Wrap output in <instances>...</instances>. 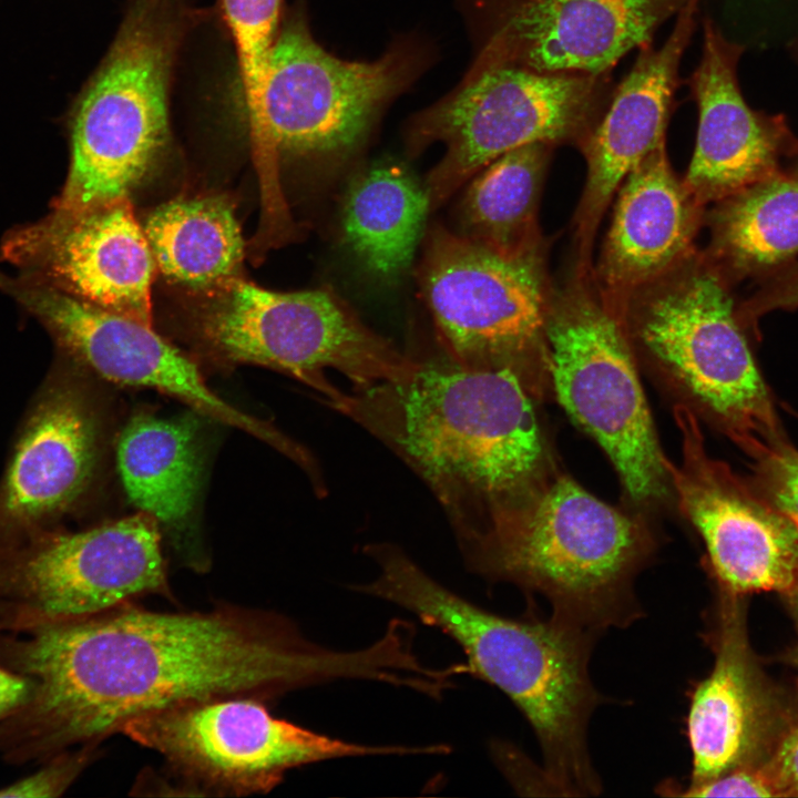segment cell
Listing matches in <instances>:
<instances>
[{
	"instance_id": "obj_1",
	"label": "cell",
	"mask_w": 798,
	"mask_h": 798,
	"mask_svg": "<svg viewBox=\"0 0 798 798\" xmlns=\"http://www.w3.org/2000/svg\"><path fill=\"white\" fill-rule=\"evenodd\" d=\"M0 664L29 677L30 698L0 722V756L40 764L100 746L131 719L223 697L264 702L339 679H364L365 649L335 651L282 614L219 604L154 611L129 602L76 618L0 627Z\"/></svg>"
},
{
	"instance_id": "obj_2",
	"label": "cell",
	"mask_w": 798,
	"mask_h": 798,
	"mask_svg": "<svg viewBox=\"0 0 798 798\" xmlns=\"http://www.w3.org/2000/svg\"><path fill=\"white\" fill-rule=\"evenodd\" d=\"M412 357L407 376L352 388L329 408L405 461L460 538L554 470L536 410L544 389L519 369L469 367L442 348Z\"/></svg>"
},
{
	"instance_id": "obj_3",
	"label": "cell",
	"mask_w": 798,
	"mask_h": 798,
	"mask_svg": "<svg viewBox=\"0 0 798 798\" xmlns=\"http://www.w3.org/2000/svg\"><path fill=\"white\" fill-rule=\"evenodd\" d=\"M378 574L354 590L396 604L453 640L470 674L497 687L522 713L543 756L555 795L593 796L602 790L593 767L587 729L604 702L589 661L591 632L529 612L513 618L451 591L424 572L398 545H365Z\"/></svg>"
},
{
	"instance_id": "obj_4",
	"label": "cell",
	"mask_w": 798,
	"mask_h": 798,
	"mask_svg": "<svg viewBox=\"0 0 798 798\" xmlns=\"http://www.w3.org/2000/svg\"><path fill=\"white\" fill-rule=\"evenodd\" d=\"M457 541L471 572L541 594L553 618L596 636L643 614L633 587L654 551L647 525L556 470Z\"/></svg>"
},
{
	"instance_id": "obj_5",
	"label": "cell",
	"mask_w": 798,
	"mask_h": 798,
	"mask_svg": "<svg viewBox=\"0 0 798 798\" xmlns=\"http://www.w3.org/2000/svg\"><path fill=\"white\" fill-rule=\"evenodd\" d=\"M729 287L707 256L693 254L621 313L683 405L751 457L784 432Z\"/></svg>"
},
{
	"instance_id": "obj_6",
	"label": "cell",
	"mask_w": 798,
	"mask_h": 798,
	"mask_svg": "<svg viewBox=\"0 0 798 798\" xmlns=\"http://www.w3.org/2000/svg\"><path fill=\"white\" fill-rule=\"evenodd\" d=\"M419 57L405 43L374 61L342 60L317 43L300 19L278 33L263 101L265 161L258 180L265 215L287 211L280 160L296 156L328 166L347 161L385 106L417 75Z\"/></svg>"
},
{
	"instance_id": "obj_7",
	"label": "cell",
	"mask_w": 798,
	"mask_h": 798,
	"mask_svg": "<svg viewBox=\"0 0 798 798\" xmlns=\"http://www.w3.org/2000/svg\"><path fill=\"white\" fill-rule=\"evenodd\" d=\"M548 386L574 422L614 464L636 505H655L671 491L622 313L584 284L550 300L544 331Z\"/></svg>"
},
{
	"instance_id": "obj_8",
	"label": "cell",
	"mask_w": 798,
	"mask_h": 798,
	"mask_svg": "<svg viewBox=\"0 0 798 798\" xmlns=\"http://www.w3.org/2000/svg\"><path fill=\"white\" fill-rule=\"evenodd\" d=\"M201 316L196 338L216 364L263 366L286 374L320 393L328 407L344 391L326 369L352 388L407 376L415 359L368 328L327 288L280 293L232 279Z\"/></svg>"
},
{
	"instance_id": "obj_9",
	"label": "cell",
	"mask_w": 798,
	"mask_h": 798,
	"mask_svg": "<svg viewBox=\"0 0 798 798\" xmlns=\"http://www.w3.org/2000/svg\"><path fill=\"white\" fill-rule=\"evenodd\" d=\"M174 37L142 6L126 18L81 92L71 121V165L60 212L127 198L168 142Z\"/></svg>"
},
{
	"instance_id": "obj_10",
	"label": "cell",
	"mask_w": 798,
	"mask_h": 798,
	"mask_svg": "<svg viewBox=\"0 0 798 798\" xmlns=\"http://www.w3.org/2000/svg\"><path fill=\"white\" fill-rule=\"evenodd\" d=\"M120 734L161 755L193 796L267 794L297 767L376 755L428 754V746L342 740L270 714L266 702L223 697L190 702L129 720Z\"/></svg>"
},
{
	"instance_id": "obj_11",
	"label": "cell",
	"mask_w": 798,
	"mask_h": 798,
	"mask_svg": "<svg viewBox=\"0 0 798 798\" xmlns=\"http://www.w3.org/2000/svg\"><path fill=\"white\" fill-rule=\"evenodd\" d=\"M594 75L540 73L508 64L474 66L459 88L412 120V151L441 142L429 173L431 209L498 156L530 143L583 141L591 131L598 84Z\"/></svg>"
},
{
	"instance_id": "obj_12",
	"label": "cell",
	"mask_w": 798,
	"mask_h": 798,
	"mask_svg": "<svg viewBox=\"0 0 798 798\" xmlns=\"http://www.w3.org/2000/svg\"><path fill=\"white\" fill-rule=\"evenodd\" d=\"M419 275L444 351L469 367H513L546 383L550 297L540 246L503 253L436 227Z\"/></svg>"
},
{
	"instance_id": "obj_13",
	"label": "cell",
	"mask_w": 798,
	"mask_h": 798,
	"mask_svg": "<svg viewBox=\"0 0 798 798\" xmlns=\"http://www.w3.org/2000/svg\"><path fill=\"white\" fill-rule=\"evenodd\" d=\"M156 519L139 512L0 545V627L83 617L145 595L173 598Z\"/></svg>"
},
{
	"instance_id": "obj_14",
	"label": "cell",
	"mask_w": 798,
	"mask_h": 798,
	"mask_svg": "<svg viewBox=\"0 0 798 798\" xmlns=\"http://www.w3.org/2000/svg\"><path fill=\"white\" fill-rule=\"evenodd\" d=\"M0 288L41 319L62 349L99 377L173 397L254 436L295 462L305 456V448L276 427L216 395L197 364L156 334L152 325L103 309L52 285L16 282L0 274Z\"/></svg>"
},
{
	"instance_id": "obj_15",
	"label": "cell",
	"mask_w": 798,
	"mask_h": 798,
	"mask_svg": "<svg viewBox=\"0 0 798 798\" xmlns=\"http://www.w3.org/2000/svg\"><path fill=\"white\" fill-rule=\"evenodd\" d=\"M682 460L667 463L678 507L702 538L728 595L798 592V525L751 484L706 451L696 413L675 406Z\"/></svg>"
},
{
	"instance_id": "obj_16",
	"label": "cell",
	"mask_w": 798,
	"mask_h": 798,
	"mask_svg": "<svg viewBox=\"0 0 798 798\" xmlns=\"http://www.w3.org/2000/svg\"><path fill=\"white\" fill-rule=\"evenodd\" d=\"M689 0H485L488 32L474 66L598 76Z\"/></svg>"
},
{
	"instance_id": "obj_17",
	"label": "cell",
	"mask_w": 798,
	"mask_h": 798,
	"mask_svg": "<svg viewBox=\"0 0 798 798\" xmlns=\"http://www.w3.org/2000/svg\"><path fill=\"white\" fill-rule=\"evenodd\" d=\"M104 419L88 382H47L19 432L0 487V545L47 529L69 511L96 473Z\"/></svg>"
},
{
	"instance_id": "obj_18",
	"label": "cell",
	"mask_w": 798,
	"mask_h": 798,
	"mask_svg": "<svg viewBox=\"0 0 798 798\" xmlns=\"http://www.w3.org/2000/svg\"><path fill=\"white\" fill-rule=\"evenodd\" d=\"M11 250L35 263L52 286L152 325L156 265L127 198L80 212L58 211L21 235Z\"/></svg>"
},
{
	"instance_id": "obj_19",
	"label": "cell",
	"mask_w": 798,
	"mask_h": 798,
	"mask_svg": "<svg viewBox=\"0 0 798 798\" xmlns=\"http://www.w3.org/2000/svg\"><path fill=\"white\" fill-rule=\"evenodd\" d=\"M743 50L705 20L702 59L689 79L697 137L683 181L702 206L780 171L781 160L798 153L784 116L756 112L744 100L737 80Z\"/></svg>"
},
{
	"instance_id": "obj_20",
	"label": "cell",
	"mask_w": 798,
	"mask_h": 798,
	"mask_svg": "<svg viewBox=\"0 0 798 798\" xmlns=\"http://www.w3.org/2000/svg\"><path fill=\"white\" fill-rule=\"evenodd\" d=\"M698 3L689 0L679 10L661 48L643 47L603 119L582 141L587 174L575 222L582 255L625 177L665 142L678 68L695 30Z\"/></svg>"
},
{
	"instance_id": "obj_21",
	"label": "cell",
	"mask_w": 798,
	"mask_h": 798,
	"mask_svg": "<svg viewBox=\"0 0 798 798\" xmlns=\"http://www.w3.org/2000/svg\"><path fill=\"white\" fill-rule=\"evenodd\" d=\"M617 191L598 278L601 290L618 308L693 255L703 206L672 171L665 142L628 173Z\"/></svg>"
},
{
	"instance_id": "obj_22",
	"label": "cell",
	"mask_w": 798,
	"mask_h": 798,
	"mask_svg": "<svg viewBox=\"0 0 798 798\" xmlns=\"http://www.w3.org/2000/svg\"><path fill=\"white\" fill-rule=\"evenodd\" d=\"M715 662L694 685L685 718L692 754L687 785L739 767L754 747L760 704L736 610L725 606L715 634Z\"/></svg>"
},
{
	"instance_id": "obj_23",
	"label": "cell",
	"mask_w": 798,
	"mask_h": 798,
	"mask_svg": "<svg viewBox=\"0 0 798 798\" xmlns=\"http://www.w3.org/2000/svg\"><path fill=\"white\" fill-rule=\"evenodd\" d=\"M201 449L198 422L188 413L140 411L119 438L117 467L129 499L175 533H183L201 489Z\"/></svg>"
},
{
	"instance_id": "obj_24",
	"label": "cell",
	"mask_w": 798,
	"mask_h": 798,
	"mask_svg": "<svg viewBox=\"0 0 798 798\" xmlns=\"http://www.w3.org/2000/svg\"><path fill=\"white\" fill-rule=\"evenodd\" d=\"M430 196L405 167L380 163L357 173L340 205L342 238L359 263L383 282L410 267L421 238Z\"/></svg>"
},
{
	"instance_id": "obj_25",
	"label": "cell",
	"mask_w": 798,
	"mask_h": 798,
	"mask_svg": "<svg viewBox=\"0 0 798 798\" xmlns=\"http://www.w3.org/2000/svg\"><path fill=\"white\" fill-rule=\"evenodd\" d=\"M707 257L730 284L776 273L798 256V176L781 170L716 202Z\"/></svg>"
},
{
	"instance_id": "obj_26",
	"label": "cell",
	"mask_w": 798,
	"mask_h": 798,
	"mask_svg": "<svg viewBox=\"0 0 798 798\" xmlns=\"http://www.w3.org/2000/svg\"><path fill=\"white\" fill-rule=\"evenodd\" d=\"M155 265L171 282L217 291L244 258L232 204L219 196L176 198L156 207L143 226Z\"/></svg>"
},
{
	"instance_id": "obj_27",
	"label": "cell",
	"mask_w": 798,
	"mask_h": 798,
	"mask_svg": "<svg viewBox=\"0 0 798 798\" xmlns=\"http://www.w3.org/2000/svg\"><path fill=\"white\" fill-rule=\"evenodd\" d=\"M552 144L511 150L471 177L458 207V234L503 253L540 246L536 212Z\"/></svg>"
},
{
	"instance_id": "obj_28",
	"label": "cell",
	"mask_w": 798,
	"mask_h": 798,
	"mask_svg": "<svg viewBox=\"0 0 798 798\" xmlns=\"http://www.w3.org/2000/svg\"><path fill=\"white\" fill-rule=\"evenodd\" d=\"M221 1L236 48L253 157L260 163L265 157L264 91L278 35L280 0Z\"/></svg>"
},
{
	"instance_id": "obj_29",
	"label": "cell",
	"mask_w": 798,
	"mask_h": 798,
	"mask_svg": "<svg viewBox=\"0 0 798 798\" xmlns=\"http://www.w3.org/2000/svg\"><path fill=\"white\" fill-rule=\"evenodd\" d=\"M754 488L798 525V449L784 434L770 440L754 456Z\"/></svg>"
},
{
	"instance_id": "obj_30",
	"label": "cell",
	"mask_w": 798,
	"mask_h": 798,
	"mask_svg": "<svg viewBox=\"0 0 798 798\" xmlns=\"http://www.w3.org/2000/svg\"><path fill=\"white\" fill-rule=\"evenodd\" d=\"M99 754L98 745H86L59 753L40 763L37 771L1 787L0 797H60Z\"/></svg>"
},
{
	"instance_id": "obj_31",
	"label": "cell",
	"mask_w": 798,
	"mask_h": 798,
	"mask_svg": "<svg viewBox=\"0 0 798 798\" xmlns=\"http://www.w3.org/2000/svg\"><path fill=\"white\" fill-rule=\"evenodd\" d=\"M657 791L676 797H778L777 789L765 767H737L714 779L682 785L666 780Z\"/></svg>"
},
{
	"instance_id": "obj_32",
	"label": "cell",
	"mask_w": 798,
	"mask_h": 798,
	"mask_svg": "<svg viewBox=\"0 0 798 798\" xmlns=\"http://www.w3.org/2000/svg\"><path fill=\"white\" fill-rule=\"evenodd\" d=\"M756 291L744 301L738 311L749 324L766 313L798 308V260L759 280Z\"/></svg>"
},
{
	"instance_id": "obj_33",
	"label": "cell",
	"mask_w": 798,
	"mask_h": 798,
	"mask_svg": "<svg viewBox=\"0 0 798 798\" xmlns=\"http://www.w3.org/2000/svg\"><path fill=\"white\" fill-rule=\"evenodd\" d=\"M764 767L778 797H798V725L784 735Z\"/></svg>"
},
{
	"instance_id": "obj_34",
	"label": "cell",
	"mask_w": 798,
	"mask_h": 798,
	"mask_svg": "<svg viewBox=\"0 0 798 798\" xmlns=\"http://www.w3.org/2000/svg\"><path fill=\"white\" fill-rule=\"evenodd\" d=\"M32 688L29 677L0 664V722L30 698Z\"/></svg>"
},
{
	"instance_id": "obj_35",
	"label": "cell",
	"mask_w": 798,
	"mask_h": 798,
	"mask_svg": "<svg viewBox=\"0 0 798 798\" xmlns=\"http://www.w3.org/2000/svg\"><path fill=\"white\" fill-rule=\"evenodd\" d=\"M791 596H792V603H794V612H795L796 621L798 624V592H796Z\"/></svg>"
},
{
	"instance_id": "obj_36",
	"label": "cell",
	"mask_w": 798,
	"mask_h": 798,
	"mask_svg": "<svg viewBox=\"0 0 798 798\" xmlns=\"http://www.w3.org/2000/svg\"><path fill=\"white\" fill-rule=\"evenodd\" d=\"M788 172L798 176V157L795 161L792 167Z\"/></svg>"
}]
</instances>
